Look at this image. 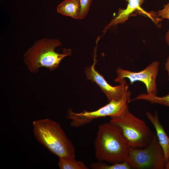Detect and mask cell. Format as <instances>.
I'll use <instances>...</instances> for the list:
<instances>
[{
	"mask_svg": "<svg viewBox=\"0 0 169 169\" xmlns=\"http://www.w3.org/2000/svg\"><path fill=\"white\" fill-rule=\"evenodd\" d=\"M94 145L95 157L99 161L120 163L128 155L129 146L121 128L110 121L99 126Z\"/></svg>",
	"mask_w": 169,
	"mask_h": 169,
	"instance_id": "obj_1",
	"label": "cell"
},
{
	"mask_svg": "<svg viewBox=\"0 0 169 169\" xmlns=\"http://www.w3.org/2000/svg\"><path fill=\"white\" fill-rule=\"evenodd\" d=\"M35 137L51 153L59 158L75 159V149L60 124L49 119L34 121Z\"/></svg>",
	"mask_w": 169,
	"mask_h": 169,
	"instance_id": "obj_2",
	"label": "cell"
},
{
	"mask_svg": "<svg viewBox=\"0 0 169 169\" xmlns=\"http://www.w3.org/2000/svg\"><path fill=\"white\" fill-rule=\"evenodd\" d=\"M61 45L59 39L54 38H43L36 41L23 55L24 62L29 70L36 73L42 67L50 71L57 68L63 58L72 53L70 49H66L62 54L56 52L55 48Z\"/></svg>",
	"mask_w": 169,
	"mask_h": 169,
	"instance_id": "obj_3",
	"label": "cell"
},
{
	"mask_svg": "<svg viewBox=\"0 0 169 169\" xmlns=\"http://www.w3.org/2000/svg\"><path fill=\"white\" fill-rule=\"evenodd\" d=\"M110 117V121L121 128L129 146L141 149L150 144L155 134L144 121L130 112L128 105L119 115Z\"/></svg>",
	"mask_w": 169,
	"mask_h": 169,
	"instance_id": "obj_4",
	"label": "cell"
},
{
	"mask_svg": "<svg viewBox=\"0 0 169 169\" xmlns=\"http://www.w3.org/2000/svg\"><path fill=\"white\" fill-rule=\"evenodd\" d=\"M128 149V155L125 160L131 169H164L165 154L156 134L147 146L141 149L129 146Z\"/></svg>",
	"mask_w": 169,
	"mask_h": 169,
	"instance_id": "obj_5",
	"label": "cell"
},
{
	"mask_svg": "<svg viewBox=\"0 0 169 169\" xmlns=\"http://www.w3.org/2000/svg\"><path fill=\"white\" fill-rule=\"evenodd\" d=\"M131 92L129 87L126 89L121 99L113 100L107 105L95 111L84 110L80 113H75L71 109L68 111L66 118L71 120L72 126L78 128L88 124L94 119L106 116H117L120 115L128 105L131 100Z\"/></svg>",
	"mask_w": 169,
	"mask_h": 169,
	"instance_id": "obj_6",
	"label": "cell"
},
{
	"mask_svg": "<svg viewBox=\"0 0 169 169\" xmlns=\"http://www.w3.org/2000/svg\"><path fill=\"white\" fill-rule=\"evenodd\" d=\"M160 65L159 62L153 61L144 69L138 72L124 69L118 67L116 70L117 76L114 81L116 83H120L125 78L129 80L131 84L135 81H140L145 84L147 94L157 95L156 80Z\"/></svg>",
	"mask_w": 169,
	"mask_h": 169,
	"instance_id": "obj_7",
	"label": "cell"
},
{
	"mask_svg": "<svg viewBox=\"0 0 169 169\" xmlns=\"http://www.w3.org/2000/svg\"><path fill=\"white\" fill-rule=\"evenodd\" d=\"M85 72L88 79L95 82L100 87L105 95L109 102L113 100H118L121 99L126 89L129 87L125 79L120 82V84L119 85L111 86L95 70L94 64L86 68Z\"/></svg>",
	"mask_w": 169,
	"mask_h": 169,
	"instance_id": "obj_8",
	"label": "cell"
},
{
	"mask_svg": "<svg viewBox=\"0 0 169 169\" xmlns=\"http://www.w3.org/2000/svg\"><path fill=\"white\" fill-rule=\"evenodd\" d=\"M145 114L155 129L159 143L164 152L166 162L169 158V137L160 122L158 111H155L153 115L147 111Z\"/></svg>",
	"mask_w": 169,
	"mask_h": 169,
	"instance_id": "obj_9",
	"label": "cell"
},
{
	"mask_svg": "<svg viewBox=\"0 0 169 169\" xmlns=\"http://www.w3.org/2000/svg\"><path fill=\"white\" fill-rule=\"evenodd\" d=\"M128 3L125 9L120 8L116 16L105 27L103 31L104 33L107 30L119 23H123L135 11L140 10L141 6L144 3L145 0H125Z\"/></svg>",
	"mask_w": 169,
	"mask_h": 169,
	"instance_id": "obj_10",
	"label": "cell"
},
{
	"mask_svg": "<svg viewBox=\"0 0 169 169\" xmlns=\"http://www.w3.org/2000/svg\"><path fill=\"white\" fill-rule=\"evenodd\" d=\"M57 12L64 15L79 19L80 0H65L57 8Z\"/></svg>",
	"mask_w": 169,
	"mask_h": 169,
	"instance_id": "obj_11",
	"label": "cell"
},
{
	"mask_svg": "<svg viewBox=\"0 0 169 169\" xmlns=\"http://www.w3.org/2000/svg\"><path fill=\"white\" fill-rule=\"evenodd\" d=\"M147 100L152 104H158L169 107V93L167 95L162 96L157 95L142 93L133 99H131L129 102L134 100Z\"/></svg>",
	"mask_w": 169,
	"mask_h": 169,
	"instance_id": "obj_12",
	"label": "cell"
},
{
	"mask_svg": "<svg viewBox=\"0 0 169 169\" xmlns=\"http://www.w3.org/2000/svg\"><path fill=\"white\" fill-rule=\"evenodd\" d=\"M58 165L60 169H89L82 161L75 159L59 158Z\"/></svg>",
	"mask_w": 169,
	"mask_h": 169,
	"instance_id": "obj_13",
	"label": "cell"
},
{
	"mask_svg": "<svg viewBox=\"0 0 169 169\" xmlns=\"http://www.w3.org/2000/svg\"><path fill=\"white\" fill-rule=\"evenodd\" d=\"M90 167L93 169H131L128 162L125 160L122 162L111 165H108L102 161L92 163Z\"/></svg>",
	"mask_w": 169,
	"mask_h": 169,
	"instance_id": "obj_14",
	"label": "cell"
},
{
	"mask_svg": "<svg viewBox=\"0 0 169 169\" xmlns=\"http://www.w3.org/2000/svg\"><path fill=\"white\" fill-rule=\"evenodd\" d=\"M92 0H80L79 19H83L87 15Z\"/></svg>",
	"mask_w": 169,
	"mask_h": 169,
	"instance_id": "obj_15",
	"label": "cell"
},
{
	"mask_svg": "<svg viewBox=\"0 0 169 169\" xmlns=\"http://www.w3.org/2000/svg\"><path fill=\"white\" fill-rule=\"evenodd\" d=\"M157 15L161 19L166 18L169 20V3L164 5V8L157 12Z\"/></svg>",
	"mask_w": 169,
	"mask_h": 169,
	"instance_id": "obj_16",
	"label": "cell"
},
{
	"mask_svg": "<svg viewBox=\"0 0 169 169\" xmlns=\"http://www.w3.org/2000/svg\"><path fill=\"white\" fill-rule=\"evenodd\" d=\"M165 68L167 71L168 80L169 81V55L166 59V61L165 63Z\"/></svg>",
	"mask_w": 169,
	"mask_h": 169,
	"instance_id": "obj_17",
	"label": "cell"
},
{
	"mask_svg": "<svg viewBox=\"0 0 169 169\" xmlns=\"http://www.w3.org/2000/svg\"><path fill=\"white\" fill-rule=\"evenodd\" d=\"M166 41L167 45L169 46V29L167 32L165 36Z\"/></svg>",
	"mask_w": 169,
	"mask_h": 169,
	"instance_id": "obj_18",
	"label": "cell"
},
{
	"mask_svg": "<svg viewBox=\"0 0 169 169\" xmlns=\"http://www.w3.org/2000/svg\"><path fill=\"white\" fill-rule=\"evenodd\" d=\"M164 169H169V158L166 163Z\"/></svg>",
	"mask_w": 169,
	"mask_h": 169,
	"instance_id": "obj_19",
	"label": "cell"
}]
</instances>
